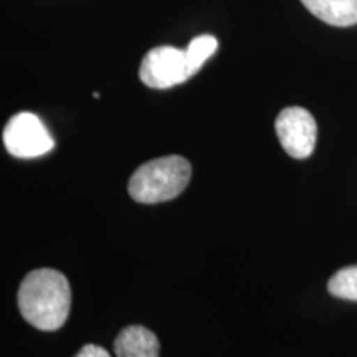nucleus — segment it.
Wrapping results in <instances>:
<instances>
[{
    "mask_svg": "<svg viewBox=\"0 0 357 357\" xmlns=\"http://www.w3.org/2000/svg\"><path fill=\"white\" fill-rule=\"evenodd\" d=\"M17 301L26 323L40 331H56L70 314V283L53 268H38L22 281Z\"/></svg>",
    "mask_w": 357,
    "mask_h": 357,
    "instance_id": "f257e3e1",
    "label": "nucleus"
},
{
    "mask_svg": "<svg viewBox=\"0 0 357 357\" xmlns=\"http://www.w3.org/2000/svg\"><path fill=\"white\" fill-rule=\"evenodd\" d=\"M190 176V162L182 155L149 160L129 178V195L139 204L167 202L184 192Z\"/></svg>",
    "mask_w": 357,
    "mask_h": 357,
    "instance_id": "f03ea898",
    "label": "nucleus"
},
{
    "mask_svg": "<svg viewBox=\"0 0 357 357\" xmlns=\"http://www.w3.org/2000/svg\"><path fill=\"white\" fill-rule=\"evenodd\" d=\"M194 77L185 50L169 47H155L146 53L139 66V78L146 86L167 89L185 83Z\"/></svg>",
    "mask_w": 357,
    "mask_h": 357,
    "instance_id": "7ed1b4c3",
    "label": "nucleus"
},
{
    "mask_svg": "<svg viewBox=\"0 0 357 357\" xmlns=\"http://www.w3.org/2000/svg\"><path fill=\"white\" fill-rule=\"evenodd\" d=\"M3 146L13 158L33 159L50 153L55 141L45 128L42 119L33 113L12 116L3 129Z\"/></svg>",
    "mask_w": 357,
    "mask_h": 357,
    "instance_id": "20e7f679",
    "label": "nucleus"
},
{
    "mask_svg": "<svg viewBox=\"0 0 357 357\" xmlns=\"http://www.w3.org/2000/svg\"><path fill=\"white\" fill-rule=\"evenodd\" d=\"M276 136L283 149L294 159L310 158L314 151L318 126L310 111L301 106H289L275 121Z\"/></svg>",
    "mask_w": 357,
    "mask_h": 357,
    "instance_id": "39448f33",
    "label": "nucleus"
},
{
    "mask_svg": "<svg viewBox=\"0 0 357 357\" xmlns=\"http://www.w3.org/2000/svg\"><path fill=\"white\" fill-rule=\"evenodd\" d=\"M159 339L144 326L131 324L114 341L116 357H159Z\"/></svg>",
    "mask_w": 357,
    "mask_h": 357,
    "instance_id": "423d86ee",
    "label": "nucleus"
},
{
    "mask_svg": "<svg viewBox=\"0 0 357 357\" xmlns=\"http://www.w3.org/2000/svg\"><path fill=\"white\" fill-rule=\"evenodd\" d=\"M303 6L319 20L334 26L357 24V0H301Z\"/></svg>",
    "mask_w": 357,
    "mask_h": 357,
    "instance_id": "0eeeda50",
    "label": "nucleus"
},
{
    "mask_svg": "<svg viewBox=\"0 0 357 357\" xmlns=\"http://www.w3.org/2000/svg\"><path fill=\"white\" fill-rule=\"evenodd\" d=\"M328 291L347 301H357V265L346 266L331 276Z\"/></svg>",
    "mask_w": 357,
    "mask_h": 357,
    "instance_id": "6e6552de",
    "label": "nucleus"
},
{
    "mask_svg": "<svg viewBox=\"0 0 357 357\" xmlns=\"http://www.w3.org/2000/svg\"><path fill=\"white\" fill-rule=\"evenodd\" d=\"M218 48V40L213 35H199L189 43V47L185 48L187 60L192 71L199 73V70L202 68L205 61L211 58Z\"/></svg>",
    "mask_w": 357,
    "mask_h": 357,
    "instance_id": "1a4fd4ad",
    "label": "nucleus"
},
{
    "mask_svg": "<svg viewBox=\"0 0 357 357\" xmlns=\"http://www.w3.org/2000/svg\"><path fill=\"white\" fill-rule=\"evenodd\" d=\"M75 357H111L109 352L105 347L96 344H86L77 352Z\"/></svg>",
    "mask_w": 357,
    "mask_h": 357,
    "instance_id": "9d476101",
    "label": "nucleus"
}]
</instances>
